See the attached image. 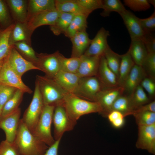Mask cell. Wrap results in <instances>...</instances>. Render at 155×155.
Segmentation results:
<instances>
[{
  "instance_id": "obj_1",
  "label": "cell",
  "mask_w": 155,
  "mask_h": 155,
  "mask_svg": "<svg viewBox=\"0 0 155 155\" xmlns=\"http://www.w3.org/2000/svg\"><path fill=\"white\" fill-rule=\"evenodd\" d=\"M63 104L69 117L75 124L83 115L97 113L101 114L102 112L98 102L85 100L68 92L65 95Z\"/></svg>"
},
{
  "instance_id": "obj_2",
  "label": "cell",
  "mask_w": 155,
  "mask_h": 155,
  "mask_svg": "<svg viewBox=\"0 0 155 155\" xmlns=\"http://www.w3.org/2000/svg\"><path fill=\"white\" fill-rule=\"evenodd\" d=\"M14 142L20 155H43L49 147L31 133L22 119Z\"/></svg>"
},
{
  "instance_id": "obj_3",
  "label": "cell",
  "mask_w": 155,
  "mask_h": 155,
  "mask_svg": "<svg viewBox=\"0 0 155 155\" xmlns=\"http://www.w3.org/2000/svg\"><path fill=\"white\" fill-rule=\"evenodd\" d=\"M37 82L44 105L55 106L62 104L64 96L67 92L52 78L37 75Z\"/></svg>"
},
{
  "instance_id": "obj_4",
  "label": "cell",
  "mask_w": 155,
  "mask_h": 155,
  "mask_svg": "<svg viewBox=\"0 0 155 155\" xmlns=\"http://www.w3.org/2000/svg\"><path fill=\"white\" fill-rule=\"evenodd\" d=\"M55 107L52 105H44L40 119L32 133L49 147L53 144L55 141L51 130Z\"/></svg>"
},
{
  "instance_id": "obj_5",
  "label": "cell",
  "mask_w": 155,
  "mask_h": 155,
  "mask_svg": "<svg viewBox=\"0 0 155 155\" xmlns=\"http://www.w3.org/2000/svg\"><path fill=\"white\" fill-rule=\"evenodd\" d=\"M44 106L38 85L36 81L35 89L32 100L21 119L23 122L32 133L34 131L40 119Z\"/></svg>"
},
{
  "instance_id": "obj_6",
  "label": "cell",
  "mask_w": 155,
  "mask_h": 155,
  "mask_svg": "<svg viewBox=\"0 0 155 155\" xmlns=\"http://www.w3.org/2000/svg\"><path fill=\"white\" fill-rule=\"evenodd\" d=\"M103 89L96 76L80 78L77 88L73 94L83 99L96 102L97 94Z\"/></svg>"
},
{
  "instance_id": "obj_7",
  "label": "cell",
  "mask_w": 155,
  "mask_h": 155,
  "mask_svg": "<svg viewBox=\"0 0 155 155\" xmlns=\"http://www.w3.org/2000/svg\"><path fill=\"white\" fill-rule=\"evenodd\" d=\"M52 122L55 140L61 139L65 132L72 130L76 125L69 117L63 103L55 106Z\"/></svg>"
},
{
  "instance_id": "obj_8",
  "label": "cell",
  "mask_w": 155,
  "mask_h": 155,
  "mask_svg": "<svg viewBox=\"0 0 155 155\" xmlns=\"http://www.w3.org/2000/svg\"><path fill=\"white\" fill-rule=\"evenodd\" d=\"M1 84L19 89L24 93H32V91L23 82L20 77L10 66L7 57L5 58L0 71Z\"/></svg>"
},
{
  "instance_id": "obj_9",
  "label": "cell",
  "mask_w": 155,
  "mask_h": 155,
  "mask_svg": "<svg viewBox=\"0 0 155 155\" xmlns=\"http://www.w3.org/2000/svg\"><path fill=\"white\" fill-rule=\"evenodd\" d=\"M57 51L52 54L36 53L37 60L35 66L45 76L53 78L60 71L59 54Z\"/></svg>"
},
{
  "instance_id": "obj_10",
  "label": "cell",
  "mask_w": 155,
  "mask_h": 155,
  "mask_svg": "<svg viewBox=\"0 0 155 155\" xmlns=\"http://www.w3.org/2000/svg\"><path fill=\"white\" fill-rule=\"evenodd\" d=\"M124 92L123 87L104 88L97 94L96 102L100 104L102 109L101 115L106 117L111 111L112 106L116 99Z\"/></svg>"
},
{
  "instance_id": "obj_11",
  "label": "cell",
  "mask_w": 155,
  "mask_h": 155,
  "mask_svg": "<svg viewBox=\"0 0 155 155\" xmlns=\"http://www.w3.org/2000/svg\"><path fill=\"white\" fill-rule=\"evenodd\" d=\"M136 146L155 154V123L149 125L138 126Z\"/></svg>"
},
{
  "instance_id": "obj_12",
  "label": "cell",
  "mask_w": 155,
  "mask_h": 155,
  "mask_svg": "<svg viewBox=\"0 0 155 155\" xmlns=\"http://www.w3.org/2000/svg\"><path fill=\"white\" fill-rule=\"evenodd\" d=\"M110 36L108 31L102 27L98 31L89 47L83 55L90 57H100L104 55L108 45L107 38Z\"/></svg>"
},
{
  "instance_id": "obj_13",
  "label": "cell",
  "mask_w": 155,
  "mask_h": 155,
  "mask_svg": "<svg viewBox=\"0 0 155 155\" xmlns=\"http://www.w3.org/2000/svg\"><path fill=\"white\" fill-rule=\"evenodd\" d=\"M21 109L19 108L15 111L0 119V129L4 132L5 140L10 142L15 139L20 119Z\"/></svg>"
},
{
  "instance_id": "obj_14",
  "label": "cell",
  "mask_w": 155,
  "mask_h": 155,
  "mask_svg": "<svg viewBox=\"0 0 155 155\" xmlns=\"http://www.w3.org/2000/svg\"><path fill=\"white\" fill-rule=\"evenodd\" d=\"M61 13V12L57 9L37 13L28 19L26 22L28 27L34 32L37 28L41 26H51L55 23Z\"/></svg>"
},
{
  "instance_id": "obj_15",
  "label": "cell",
  "mask_w": 155,
  "mask_h": 155,
  "mask_svg": "<svg viewBox=\"0 0 155 155\" xmlns=\"http://www.w3.org/2000/svg\"><path fill=\"white\" fill-rule=\"evenodd\" d=\"M7 58L11 67L21 77L29 70H39L32 63L24 59L13 46Z\"/></svg>"
},
{
  "instance_id": "obj_16",
  "label": "cell",
  "mask_w": 155,
  "mask_h": 155,
  "mask_svg": "<svg viewBox=\"0 0 155 155\" xmlns=\"http://www.w3.org/2000/svg\"><path fill=\"white\" fill-rule=\"evenodd\" d=\"M119 15L127 28L131 40L142 39L145 34L141 26L140 18L126 9Z\"/></svg>"
},
{
  "instance_id": "obj_17",
  "label": "cell",
  "mask_w": 155,
  "mask_h": 155,
  "mask_svg": "<svg viewBox=\"0 0 155 155\" xmlns=\"http://www.w3.org/2000/svg\"><path fill=\"white\" fill-rule=\"evenodd\" d=\"M96 76L100 82L103 89L119 86L117 76L108 67L104 56L100 58Z\"/></svg>"
},
{
  "instance_id": "obj_18",
  "label": "cell",
  "mask_w": 155,
  "mask_h": 155,
  "mask_svg": "<svg viewBox=\"0 0 155 155\" xmlns=\"http://www.w3.org/2000/svg\"><path fill=\"white\" fill-rule=\"evenodd\" d=\"M100 57L82 55L80 57V62L76 73L80 78L96 76Z\"/></svg>"
},
{
  "instance_id": "obj_19",
  "label": "cell",
  "mask_w": 155,
  "mask_h": 155,
  "mask_svg": "<svg viewBox=\"0 0 155 155\" xmlns=\"http://www.w3.org/2000/svg\"><path fill=\"white\" fill-rule=\"evenodd\" d=\"M14 23L26 22L28 0H5Z\"/></svg>"
},
{
  "instance_id": "obj_20",
  "label": "cell",
  "mask_w": 155,
  "mask_h": 155,
  "mask_svg": "<svg viewBox=\"0 0 155 155\" xmlns=\"http://www.w3.org/2000/svg\"><path fill=\"white\" fill-rule=\"evenodd\" d=\"M33 32L28 27L26 22H15L11 32L9 43L11 46L16 43L24 41L31 46V36Z\"/></svg>"
},
{
  "instance_id": "obj_21",
  "label": "cell",
  "mask_w": 155,
  "mask_h": 155,
  "mask_svg": "<svg viewBox=\"0 0 155 155\" xmlns=\"http://www.w3.org/2000/svg\"><path fill=\"white\" fill-rule=\"evenodd\" d=\"M147 76L142 66L135 64L126 79L123 87L124 92L129 95L140 85L142 80Z\"/></svg>"
},
{
  "instance_id": "obj_22",
  "label": "cell",
  "mask_w": 155,
  "mask_h": 155,
  "mask_svg": "<svg viewBox=\"0 0 155 155\" xmlns=\"http://www.w3.org/2000/svg\"><path fill=\"white\" fill-rule=\"evenodd\" d=\"M76 73L60 70L53 79L67 92L73 94L80 79Z\"/></svg>"
},
{
  "instance_id": "obj_23",
  "label": "cell",
  "mask_w": 155,
  "mask_h": 155,
  "mask_svg": "<svg viewBox=\"0 0 155 155\" xmlns=\"http://www.w3.org/2000/svg\"><path fill=\"white\" fill-rule=\"evenodd\" d=\"M70 39L72 43L71 57H80L84 54L92 41L86 31L78 32Z\"/></svg>"
},
{
  "instance_id": "obj_24",
  "label": "cell",
  "mask_w": 155,
  "mask_h": 155,
  "mask_svg": "<svg viewBox=\"0 0 155 155\" xmlns=\"http://www.w3.org/2000/svg\"><path fill=\"white\" fill-rule=\"evenodd\" d=\"M56 9L61 12H65L88 16L90 13L75 0H55Z\"/></svg>"
},
{
  "instance_id": "obj_25",
  "label": "cell",
  "mask_w": 155,
  "mask_h": 155,
  "mask_svg": "<svg viewBox=\"0 0 155 155\" xmlns=\"http://www.w3.org/2000/svg\"><path fill=\"white\" fill-rule=\"evenodd\" d=\"M135 64L142 66L148 53L141 39L131 40L128 50Z\"/></svg>"
},
{
  "instance_id": "obj_26",
  "label": "cell",
  "mask_w": 155,
  "mask_h": 155,
  "mask_svg": "<svg viewBox=\"0 0 155 155\" xmlns=\"http://www.w3.org/2000/svg\"><path fill=\"white\" fill-rule=\"evenodd\" d=\"M56 9L55 0H28L27 21L29 18L37 13Z\"/></svg>"
},
{
  "instance_id": "obj_27",
  "label": "cell",
  "mask_w": 155,
  "mask_h": 155,
  "mask_svg": "<svg viewBox=\"0 0 155 155\" xmlns=\"http://www.w3.org/2000/svg\"><path fill=\"white\" fill-rule=\"evenodd\" d=\"M88 17L82 15H75L64 34L65 36L70 38L78 32L86 31Z\"/></svg>"
},
{
  "instance_id": "obj_28",
  "label": "cell",
  "mask_w": 155,
  "mask_h": 155,
  "mask_svg": "<svg viewBox=\"0 0 155 155\" xmlns=\"http://www.w3.org/2000/svg\"><path fill=\"white\" fill-rule=\"evenodd\" d=\"M121 56L118 80L119 86L123 87L126 79L135 64L129 50L125 53L121 55Z\"/></svg>"
},
{
  "instance_id": "obj_29",
  "label": "cell",
  "mask_w": 155,
  "mask_h": 155,
  "mask_svg": "<svg viewBox=\"0 0 155 155\" xmlns=\"http://www.w3.org/2000/svg\"><path fill=\"white\" fill-rule=\"evenodd\" d=\"M74 16L75 15L71 13L61 12L60 15L55 23L49 26L51 30L56 36L61 34H64Z\"/></svg>"
},
{
  "instance_id": "obj_30",
  "label": "cell",
  "mask_w": 155,
  "mask_h": 155,
  "mask_svg": "<svg viewBox=\"0 0 155 155\" xmlns=\"http://www.w3.org/2000/svg\"><path fill=\"white\" fill-rule=\"evenodd\" d=\"M14 24L5 29L0 28V62L8 55L12 47L9 44V38Z\"/></svg>"
},
{
  "instance_id": "obj_31",
  "label": "cell",
  "mask_w": 155,
  "mask_h": 155,
  "mask_svg": "<svg viewBox=\"0 0 155 155\" xmlns=\"http://www.w3.org/2000/svg\"><path fill=\"white\" fill-rule=\"evenodd\" d=\"M24 93L17 89L12 96L4 105L2 109L1 117H4L17 110L21 102Z\"/></svg>"
},
{
  "instance_id": "obj_32",
  "label": "cell",
  "mask_w": 155,
  "mask_h": 155,
  "mask_svg": "<svg viewBox=\"0 0 155 155\" xmlns=\"http://www.w3.org/2000/svg\"><path fill=\"white\" fill-rule=\"evenodd\" d=\"M112 110L121 112L125 117L132 115L133 110L129 96L123 94L119 97L114 103L112 107Z\"/></svg>"
},
{
  "instance_id": "obj_33",
  "label": "cell",
  "mask_w": 155,
  "mask_h": 155,
  "mask_svg": "<svg viewBox=\"0 0 155 155\" xmlns=\"http://www.w3.org/2000/svg\"><path fill=\"white\" fill-rule=\"evenodd\" d=\"M12 46L24 59L35 65L37 58L36 53L31 46L26 42L22 41L16 43Z\"/></svg>"
},
{
  "instance_id": "obj_34",
  "label": "cell",
  "mask_w": 155,
  "mask_h": 155,
  "mask_svg": "<svg viewBox=\"0 0 155 155\" xmlns=\"http://www.w3.org/2000/svg\"><path fill=\"white\" fill-rule=\"evenodd\" d=\"M59 59L60 70L70 73H76L80 62V57L67 58L59 53Z\"/></svg>"
},
{
  "instance_id": "obj_35",
  "label": "cell",
  "mask_w": 155,
  "mask_h": 155,
  "mask_svg": "<svg viewBox=\"0 0 155 155\" xmlns=\"http://www.w3.org/2000/svg\"><path fill=\"white\" fill-rule=\"evenodd\" d=\"M128 95L133 111L140 106L148 103L150 101V99L144 89L140 85L131 94Z\"/></svg>"
},
{
  "instance_id": "obj_36",
  "label": "cell",
  "mask_w": 155,
  "mask_h": 155,
  "mask_svg": "<svg viewBox=\"0 0 155 155\" xmlns=\"http://www.w3.org/2000/svg\"><path fill=\"white\" fill-rule=\"evenodd\" d=\"M102 5L103 10L100 14L104 17L109 16L113 11L116 12L119 14L126 9L119 0H102Z\"/></svg>"
},
{
  "instance_id": "obj_37",
  "label": "cell",
  "mask_w": 155,
  "mask_h": 155,
  "mask_svg": "<svg viewBox=\"0 0 155 155\" xmlns=\"http://www.w3.org/2000/svg\"><path fill=\"white\" fill-rule=\"evenodd\" d=\"M104 56L108 67L118 78L121 55L114 52L109 47L105 51Z\"/></svg>"
},
{
  "instance_id": "obj_38",
  "label": "cell",
  "mask_w": 155,
  "mask_h": 155,
  "mask_svg": "<svg viewBox=\"0 0 155 155\" xmlns=\"http://www.w3.org/2000/svg\"><path fill=\"white\" fill-rule=\"evenodd\" d=\"M132 115L135 117L138 126L149 125L155 123V112L147 111L135 112Z\"/></svg>"
},
{
  "instance_id": "obj_39",
  "label": "cell",
  "mask_w": 155,
  "mask_h": 155,
  "mask_svg": "<svg viewBox=\"0 0 155 155\" xmlns=\"http://www.w3.org/2000/svg\"><path fill=\"white\" fill-rule=\"evenodd\" d=\"M14 23L5 0H0V28L5 29Z\"/></svg>"
},
{
  "instance_id": "obj_40",
  "label": "cell",
  "mask_w": 155,
  "mask_h": 155,
  "mask_svg": "<svg viewBox=\"0 0 155 155\" xmlns=\"http://www.w3.org/2000/svg\"><path fill=\"white\" fill-rule=\"evenodd\" d=\"M142 66L147 75L153 78L155 77V53H148Z\"/></svg>"
},
{
  "instance_id": "obj_41",
  "label": "cell",
  "mask_w": 155,
  "mask_h": 155,
  "mask_svg": "<svg viewBox=\"0 0 155 155\" xmlns=\"http://www.w3.org/2000/svg\"><path fill=\"white\" fill-rule=\"evenodd\" d=\"M124 5L134 11L146 10L150 7L147 0H124Z\"/></svg>"
},
{
  "instance_id": "obj_42",
  "label": "cell",
  "mask_w": 155,
  "mask_h": 155,
  "mask_svg": "<svg viewBox=\"0 0 155 155\" xmlns=\"http://www.w3.org/2000/svg\"><path fill=\"white\" fill-rule=\"evenodd\" d=\"M17 88L1 84L0 85V103L2 108L5 103L13 96Z\"/></svg>"
},
{
  "instance_id": "obj_43",
  "label": "cell",
  "mask_w": 155,
  "mask_h": 155,
  "mask_svg": "<svg viewBox=\"0 0 155 155\" xmlns=\"http://www.w3.org/2000/svg\"><path fill=\"white\" fill-rule=\"evenodd\" d=\"M0 155H20L16 145L13 142H10L6 140L0 143Z\"/></svg>"
},
{
  "instance_id": "obj_44",
  "label": "cell",
  "mask_w": 155,
  "mask_h": 155,
  "mask_svg": "<svg viewBox=\"0 0 155 155\" xmlns=\"http://www.w3.org/2000/svg\"><path fill=\"white\" fill-rule=\"evenodd\" d=\"M84 9L91 13L94 10L102 9V0H75Z\"/></svg>"
},
{
  "instance_id": "obj_45",
  "label": "cell",
  "mask_w": 155,
  "mask_h": 155,
  "mask_svg": "<svg viewBox=\"0 0 155 155\" xmlns=\"http://www.w3.org/2000/svg\"><path fill=\"white\" fill-rule=\"evenodd\" d=\"M140 22L145 34L152 33L155 29V11L149 17L140 19Z\"/></svg>"
},
{
  "instance_id": "obj_46",
  "label": "cell",
  "mask_w": 155,
  "mask_h": 155,
  "mask_svg": "<svg viewBox=\"0 0 155 155\" xmlns=\"http://www.w3.org/2000/svg\"><path fill=\"white\" fill-rule=\"evenodd\" d=\"M154 80V79L147 76L142 80L140 84L151 97H154L155 94V83Z\"/></svg>"
},
{
  "instance_id": "obj_47",
  "label": "cell",
  "mask_w": 155,
  "mask_h": 155,
  "mask_svg": "<svg viewBox=\"0 0 155 155\" xmlns=\"http://www.w3.org/2000/svg\"><path fill=\"white\" fill-rule=\"evenodd\" d=\"M148 53H155V38L152 33L145 34L141 39Z\"/></svg>"
},
{
  "instance_id": "obj_48",
  "label": "cell",
  "mask_w": 155,
  "mask_h": 155,
  "mask_svg": "<svg viewBox=\"0 0 155 155\" xmlns=\"http://www.w3.org/2000/svg\"><path fill=\"white\" fill-rule=\"evenodd\" d=\"M142 111L155 112V100L140 106L134 111L133 113L135 112Z\"/></svg>"
},
{
  "instance_id": "obj_49",
  "label": "cell",
  "mask_w": 155,
  "mask_h": 155,
  "mask_svg": "<svg viewBox=\"0 0 155 155\" xmlns=\"http://www.w3.org/2000/svg\"><path fill=\"white\" fill-rule=\"evenodd\" d=\"M61 139L55 140L54 144L49 147L43 155H58V149Z\"/></svg>"
},
{
  "instance_id": "obj_50",
  "label": "cell",
  "mask_w": 155,
  "mask_h": 155,
  "mask_svg": "<svg viewBox=\"0 0 155 155\" xmlns=\"http://www.w3.org/2000/svg\"><path fill=\"white\" fill-rule=\"evenodd\" d=\"M111 123L112 126L115 128H121L125 124V117H123L117 118L113 121Z\"/></svg>"
},
{
  "instance_id": "obj_51",
  "label": "cell",
  "mask_w": 155,
  "mask_h": 155,
  "mask_svg": "<svg viewBox=\"0 0 155 155\" xmlns=\"http://www.w3.org/2000/svg\"><path fill=\"white\" fill-rule=\"evenodd\" d=\"M149 3L152 4L155 7V0H148Z\"/></svg>"
},
{
  "instance_id": "obj_52",
  "label": "cell",
  "mask_w": 155,
  "mask_h": 155,
  "mask_svg": "<svg viewBox=\"0 0 155 155\" xmlns=\"http://www.w3.org/2000/svg\"><path fill=\"white\" fill-rule=\"evenodd\" d=\"M2 112V108L0 103V119L1 117Z\"/></svg>"
},
{
  "instance_id": "obj_53",
  "label": "cell",
  "mask_w": 155,
  "mask_h": 155,
  "mask_svg": "<svg viewBox=\"0 0 155 155\" xmlns=\"http://www.w3.org/2000/svg\"><path fill=\"white\" fill-rule=\"evenodd\" d=\"M4 59H3V60H2V61H1L0 62V69H1V67L2 66V65L3 64V61H4ZM1 84V82H0V85Z\"/></svg>"
}]
</instances>
